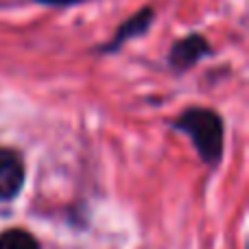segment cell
Instances as JSON below:
<instances>
[{"label": "cell", "instance_id": "1", "mask_svg": "<svg viewBox=\"0 0 249 249\" xmlns=\"http://www.w3.org/2000/svg\"><path fill=\"white\" fill-rule=\"evenodd\" d=\"M177 127L193 138L197 151L206 162H219L223 151V124L221 118L210 109H188L177 121Z\"/></svg>", "mask_w": 249, "mask_h": 249}, {"label": "cell", "instance_id": "2", "mask_svg": "<svg viewBox=\"0 0 249 249\" xmlns=\"http://www.w3.org/2000/svg\"><path fill=\"white\" fill-rule=\"evenodd\" d=\"M24 184V164L13 151L0 149V201L13 199Z\"/></svg>", "mask_w": 249, "mask_h": 249}, {"label": "cell", "instance_id": "3", "mask_svg": "<svg viewBox=\"0 0 249 249\" xmlns=\"http://www.w3.org/2000/svg\"><path fill=\"white\" fill-rule=\"evenodd\" d=\"M208 51H210V48H208L206 39L199 37V35H190V37L181 39L179 44L173 46L171 64L175 66L177 70H184V68H188V66H193L197 59H201Z\"/></svg>", "mask_w": 249, "mask_h": 249}, {"label": "cell", "instance_id": "4", "mask_svg": "<svg viewBox=\"0 0 249 249\" xmlns=\"http://www.w3.org/2000/svg\"><path fill=\"white\" fill-rule=\"evenodd\" d=\"M0 249H39V245L29 232L16 228L0 234Z\"/></svg>", "mask_w": 249, "mask_h": 249}, {"label": "cell", "instance_id": "5", "mask_svg": "<svg viewBox=\"0 0 249 249\" xmlns=\"http://www.w3.org/2000/svg\"><path fill=\"white\" fill-rule=\"evenodd\" d=\"M149 22H151V11H142L140 16L127 20V24H124L121 29V33L116 35V44H121L123 39H127V37H131V35L138 33V31H144L146 26H149ZM116 44H114V46H116Z\"/></svg>", "mask_w": 249, "mask_h": 249}, {"label": "cell", "instance_id": "6", "mask_svg": "<svg viewBox=\"0 0 249 249\" xmlns=\"http://www.w3.org/2000/svg\"><path fill=\"white\" fill-rule=\"evenodd\" d=\"M39 2H44V4H77V2H81V0H39Z\"/></svg>", "mask_w": 249, "mask_h": 249}]
</instances>
